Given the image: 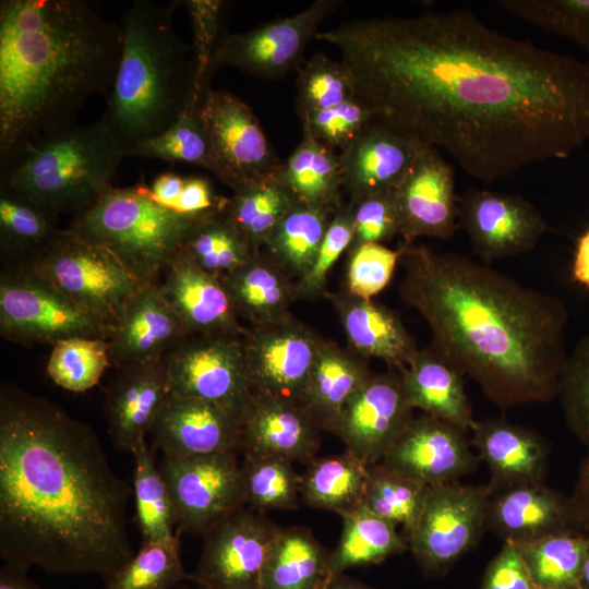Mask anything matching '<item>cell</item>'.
<instances>
[{"label":"cell","instance_id":"obj_25","mask_svg":"<svg viewBox=\"0 0 589 589\" xmlns=\"http://www.w3.org/2000/svg\"><path fill=\"white\" fill-rule=\"evenodd\" d=\"M423 147L374 120L338 154L342 190L349 202L396 189Z\"/></svg>","mask_w":589,"mask_h":589},{"label":"cell","instance_id":"obj_32","mask_svg":"<svg viewBox=\"0 0 589 589\" xmlns=\"http://www.w3.org/2000/svg\"><path fill=\"white\" fill-rule=\"evenodd\" d=\"M240 318L249 325L279 321L298 300L296 280L264 251L220 277Z\"/></svg>","mask_w":589,"mask_h":589},{"label":"cell","instance_id":"obj_33","mask_svg":"<svg viewBox=\"0 0 589 589\" xmlns=\"http://www.w3.org/2000/svg\"><path fill=\"white\" fill-rule=\"evenodd\" d=\"M330 552L306 527L280 528L265 562L260 589H325Z\"/></svg>","mask_w":589,"mask_h":589},{"label":"cell","instance_id":"obj_9","mask_svg":"<svg viewBox=\"0 0 589 589\" xmlns=\"http://www.w3.org/2000/svg\"><path fill=\"white\" fill-rule=\"evenodd\" d=\"M0 334L24 346H52L72 337L110 339L113 330L31 266L11 265L0 277Z\"/></svg>","mask_w":589,"mask_h":589},{"label":"cell","instance_id":"obj_60","mask_svg":"<svg viewBox=\"0 0 589 589\" xmlns=\"http://www.w3.org/2000/svg\"><path fill=\"white\" fill-rule=\"evenodd\" d=\"M570 272L575 283L589 288V229L577 240Z\"/></svg>","mask_w":589,"mask_h":589},{"label":"cell","instance_id":"obj_3","mask_svg":"<svg viewBox=\"0 0 589 589\" xmlns=\"http://www.w3.org/2000/svg\"><path fill=\"white\" fill-rule=\"evenodd\" d=\"M399 248L401 301L421 314L431 345L489 400L507 409L557 397L569 318L562 299L462 254Z\"/></svg>","mask_w":589,"mask_h":589},{"label":"cell","instance_id":"obj_1","mask_svg":"<svg viewBox=\"0 0 589 589\" xmlns=\"http://www.w3.org/2000/svg\"><path fill=\"white\" fill-rule=\"evenodd\" d=\"M376 121L444 149L484 183L589 141V62L464 11L363 19L318 32Z\"/></svg>","mask_w":589,"mask_h":589},{"label":"cell","instance_id":"obj_21","mask_svg":"<svg viewBox=\"0 0 589 589\" xmlns=\"http://www.w3.org/2000/svg\"><path fill=\"white\" fill-rule=\"evenodd\" d=\"M239 417L213 402L169 394L148 434L167 457L238 453Z\"/></svg>","mask_w":589,"mask_h":589},{"label":"cell","instance_id":"obj_8","mask_svg":"<svg viewBox=\"0 0 589 589\" xmlns=\"http://www.w3.org/2000/svg\"><path fill=\"white\" fill-rule=\"evenodd\" d=\"M28 266L113 332L129 300L145 285L109 250L69 228Z\"/></svg>","mask_w":589,"mask_h":589},{"label":"cell","instance_id":"obj_64","mask_svg":"<svg viewBox=\"0 0 589 589\" xmlns=\"http://www.w3.org/2000/svg\"><path fill=\"white\" fill-rule=\"evenodd\" d=\"M532 589H545V588L534 586Z\"/></svg>","mask_w":589,"mask_h":589},{"label":"cell","instance_id":"obj_49","mask_svg":"<svg viewBox=\"0 0 589 589\" xmlns=\"http://www.w3.org/2000/svg\"><path fill=\"white\" fill-rule=\"evenodd\" d=\"M498 4L520 20L575 43L589 62V0H502Z\"/></svg>","mask_w":589,"mask_h":589},{"label":"cell","instance_id":"obj_45","mask_svg":"<svg viewBox=\"0 0 589 589\" xmlns=\"http://www.w3.org/2000/svg\"><path fill=\"white\" fill-rule=\"evenodd\" d=\"M244 502L260 513L298 508L301 476L292 462L272 456H244L241 465Z\"/></svg>","mask_w":589,"mask_h":589},{"label":"cell","instance_id":"obj_53","mask_svg":"<svg viewBox=\"0 0 589 589\" xmlns=\"http://www.w3.org/2000/svg\"><path fill=\"white\" fill-rule=\"evenodd\" d=\"M353 230V205L342 202L335 211L311 269L296 281L298 300L316 299L324 293L327 274L341 253L350 248Z\"/></svg>","mask_w":589,"mask_h":589},{"label":"cell","instance_id":"obj_4","mask_svg":"<svg viewBox=\"0 0 589 589\" xmlns=\"http://www.w3.org/2000/svg\"><path fill=\"white\" fill-rule=\"evenodd\" d=\"M121 26L85 0L0 2V165L110 92Z\"/></svg>","mask_w":589,"mask_h":589},{"label":"cell","instance_id":"obj_20","mask_svg":"<svg viewBox=\"0 0 589 589\" xmlns=\"http://www.w3.org/2000/svg\"><path fill=\"white\" fill-rule=\"evenodd\" d=\"M467 431L422 413L413 417L381 462L426 486L459 481L472 472L479 457Z\"/></svg>","mask_w":589,"mask_h":589},{"label":"cell","instance_id":"obj_56","mask_svg":"<svg viewBox=\"0 0 589 589\" xmlns=\"http://www.w3.org/2000/svg\"><path fill=\"white\" fill-rule=\"evenodd\" d=\"M534 582L528 567L512 541H504L484 573L481 589H532Z\"/></svg>","mask_w":589,"mask_h":589},{"label":"cell","instance_id":"obj_14","mask_svg":"<svg viewBox=\"0 0 589 589\" xmlns=\"http://www.w3.org/2000/svg\"><path fill=\"white\" fill-rule=\"evenodd\" d=\"M341 3L316 0L288 17L264 23L244 33L225 34L218 45L213 69L228 65L265 80L284 77L304 62L308 44L323 21Z\"/></svg>","mask_w":589,"mask_h":589},{"label":"cell","instance_id":"obj_44","mask_svg":"<svg viewBox=\"0 0 589 589\" xmlns=\"http://www.w3.org/2000/svg\"><path fill=\"white\" fill-rule=\"evenodd\" d=\"M109 366V339L72 337L51 346L46 372L59 387L83 393L96 386Z\"/></svg>","mask_w":589,"mask_h":589},{"label":"cell","instance_id":"obj_40","mask_svg":"<svg viewBox=\"0 0 589 589\" xmlns=\"http://www.w3.org/2000/svg\"><path fill=\"white\" fill-rule=\"evenodd\" d=\"M588 532H563L515 543L536 586L580 589Z\"/></svg>","mask_w":589,"mask_h":589},{"label":"cell","instance_id":"obj_46","mask_svg":"<svg viewBox=\"0 0 589 589\" xmlns=\"http://www.w3.org/2000/svg\"><path fill=\"white\" fill-rule=\"evenodd\" d=\"M182 252L199 267L219 278L256 254L225 211L201 223L187 239Z\"/></svg>","mask_w":589,"mask_h":589},{"label":"cell","instance_id":"obj_13","mask_svg":"<svg viewBox=\"0 0 589 589\" xmlns=\"http://www.w3.org/2000/svg\"><path fill=\"white\" fill-rule=\"evenodd\" d=\"M323 339L292 314L276 322L245 326L242 346L252 393L301 405Z\"/></svg>","mask_w":589,"mask_h":589},{"label":"cell","instance_id":"obj_7","mask_svg":"<svg viewBox=\"0 0 589 589\" xmlns=\"http://www.w3.org/2000/svg\"><path fill=\"white\" fill-rule=\"evenodd\" d=\"M211 217L158 203L146 184L115 188L69 229L113 253L143 284H158L193 230Z\"/></svg>","mask_w":589,"mask_h":589},{"label":"cell","instance_id":"obj_61","mask_svg":"<svg viewBox=\"0 0 589 589\" xmlns=\"http://www.w3.org/2000/svg\"><path fill=\"white\" fill-rule=\"evenodd\" d=\"M0 589H40L27 577V570L5 564L0 569Z\"/></svg>","mask_w":589,"mask_h":589},{"label":"cell","instance_id":"obj_59","mask_svg":"<svg viewBox=\"0 0 589 589\" xmlns=\"http://www.w3.org/2000/svg\"><path fill=\"white\" fill-rule=\"evenodd\" d=\"M570 496L579 510L587 531H589V454L579 464Z\"/></svg>","mask_w":589,"mask_h":589},{"label":"cell","instance_id":"obj_17","mask_svg":"<svg viewBox=\"0 0 589 589\" xmlns=\"http://www.w3.org/2000/svg\"><path fill=\"white\" fill-rule=\"evenodd\" d=\"M457 203L458 226L484 264L531 251L548 230L541 212L518 194L468 189Z\"/></svg>","mask_w":589,"mask_h":589},{"label":"cell","instance_id":"obj_58","mask_svg":"<svg viewBox=\"0 0 589 589\" xmlns=\"http://www.w3.org/2000/svg\"><path fill=\"white\" fill-rule=\"evenodd\" d=\"M185 177H181L173 172H164L158 175L151 188L149 193L158 203L171 206L179 197Z\"/></svg>","mask_w":589,"mask_h":589},{"label":"cell","instance_id":"obj_19","mask_svg":"<svg viewBox=\"0 0 589 589\" xmlns=\"http://www.w3.org/2000/svg\"><path fill=\"white\" fill-rule=\"evenodd\" d=\"M394 194L401 245L409 247L420 237H454L458 228L454 171L437 148H422Z\"/></svg>","mask_w":589,"mask_h":589},{"label":"cell","instance_id":"obj_27","mask_svg":"<svg viewBox=\"0 0 589 589\" xmlns=\"http://www.w3.org/2000/svg\"><path fill=\"white\" fill-rule=\"evenodd\" d=\"M470 431V443L491 472V494L544 482L550 447L538 432L503 419L476 421Z\"/></svg>","mask_w":589,"mask_h":589},{"label":"cell","instance_id":"obj_23","mask_svg":"<svg viewBox=\"0 0 589 589\" xmlns=\"http://www.w3.org/2000/svg\"><path fill=\"white\" fill-rule=\"evenodd\" d=\"M486 530L514 543L563 532H589L572 496L549 488L544 482L491 494Z\"/></svg>","mask_w":589,"mask_h":589},{"label":"cell","instance_id":"obj_41","mask_svg":"<svg viewBox=\"0 0 589 589\" xmlns=\"http://www.w3.org/2000/svg\"><path fill=\"white\" fill-rule=\"evenodd\" d=\"M131 453L136 521L143 542L171 539L177 534L173 532L176 515L155 453L146 440L140 441Z\"/></svg>","mask_w":589,"mask_h":589},{"label":"cell","instance_id":"obj_39","mask_svg":"<svg viewBox=\"0 0 589 589\" xmlns=\"http://www.w3.org/2000/svg\"><path fill=\"white\" fill-rule=\"evenodd\" d=\"M298 203L287 187L276 178H267L232 191L225 215L253 252L259 253L281 219Z\"/></svg>","mask_w":589,"mask_h":589},{"label":"cell","instance_id":"obj_15","mask_svg":"<svg viewBox=\"0 0 589 589\" xmlns=\"http://www.w3.org/2000/svg\"><path fill=\"white\" fill-rule=\"evenodd\" d=\"M279 529L262 513L241 506L203 534L197 567L189 579L202 589H260Z\"/></svg>","mask_w":589,"mask_h":589},{"label":"cell","instance_id":"obj_36","mask_svg":"<svg viewBox=\"0 0 589 589\" xmlns=\"http://www.w3.org/2000/svg\"><path fill=\"white\" fill-rule=\"evenodd\" d=\"M369 467L348 450L314 458L301 476V500L310 507L348 514L362 505Z\"/></svg>","mask_w":589,"mask_h":589},{"label":"cell","instance_id":"obj_37","mask_svg":"<svg viewBox=\"0 0 589 589\" xmlns=\"http://www.w3.org/2000/svg\"><path fill=\"white\" fill-rule=\"evenodd\" d=\"M336 209L299 202L281 219L262 251L298 281L311 269Z\"/></svg>","mask_w":589,"mask_h":589},{"label":"cell","instance_id":"obj_11","mask_svg":"<svg viewBox=\"0 0 589 589\" xmlns=\"http://www.w3.org/2000/svg\"><path fill=\"white\" fill-rule=\"evenodd\" d=\"M164 360L171 395L213 402L238 414L252 395L242 336H185Z\"/></svg>","mask_w":589,"mask_h":589},{"label":"cell","instance_id":"obj_42","mask_svg":"<svg viewBox=\"0 0 589 589\" xmlns=\"http://www.w3.org/2000/svg\"><path fill=\"white\" fill-rule=\"evenodd\" d=\"M430 488L378 462L369 467L362 505L374 515L400 525L407 540L422 513Z\"/></svg>","mask_w":589,"mask_h":589},{"label":"cell","instance_id":"obj_31","mask_svg":"<svg viewBox=\"0 0 589 589\" xmlns=\"http://www.w3.org/2000/svg\"><path fill=\"white\" fill-rule=\"evenodd\" d=\"M366 359L324 338L310 370L301 406L325 431L369 380Z\"/></svg>","mask_w":589,"mask_h":589},{"label":"cell","instance_id":"obj_35","mask_svg":"<svg viewBox=\"0 0 589 589\" xmlns=\"http://www.w3.org/2000/svg\"><path fill=\"white\" fill-rule=\"evenodd\" d=\"M275 178L303 204L336 209L342 203L338 153L317 142L305 129Z\"/></svg>","mask_w":589,"mask_h":589},{"label":"cell","instance_id":"obj_52","mask_svg":"<svg viewBox=\"0 0 589 589\" xmlns=\"http://www.w3.org/2000/svg\"><path fill=\"white\" fill-rule=\"evenodd\" d=\"M374 120L373 112L354 97L335 107L314 112L301 122L302 129L317 142L334 152L341 153Z\"/></svg>","mask_w":589,"mask_h":589},{"label":"cell","instance_id":"obj_16","mask_svg":"<svg viewBox=\"0 0 589 589\" xmlns=\"http://www.w3.org/2000/svg\"><path fill=\"white\" fill-rule=\"evenodd\" d=\"M201 111L224 184L236 191L276 177L283 161L249 105L229 92L211 88Z\"/></svg>","mask_w":589,"mask_h":589},{"label":"cell","instance_id":"obj_26","mask_svg":"<svg viewBox=\"0 0 589 589\" xmlns=\"http://www.w3.org/2000/svg\"><path fill=\"white\" fill-rule=\"evenodd\" d=\"M115 370L106 389L108 434L116 447L132 452L145 440L169 395L165 360L132 363Z\"/></svg>","mask_w":589,"mask_h":589},{"label":"cell","instance_id":"obj_12","mask_svg":"<svg viewBox=\"0 0 589 589\" xmlns=\"http://www.w3.org/2000/svg\"><path fill=\"white\" fill-rule=\"evenodd\" d=\"M159 469L180 531L203 536L245 505L237 453L178 458L164 456Z\"/></svg>","mask_w":589,"mask_h":589},{"label":"cell","instance_id":"obj_57","mask_svg":"<svg viewBox=\"0 0 589 589\" xmlns=\"http://www.w3.org/2000/svg\"><path fill=\"white\" fill-rule=\"evenodd\" d=\"M225 197L214 190L212 183L204 177H185L182 191L172 209L191 216L214 217L221 214L228 204Z\"/></svg>","mask_w":589,"mask_h":589},{"label":"cell","instance_id":"obj_62","mask_svg":"<svg viewBox=\"0 0 589 589\" xmlns=\"http://www.w3.org/2000/svg\"><path fill=\"white\" fill-rule=\"evenodd\" d=\"M325 589H374L344 574L334 577Z\"/></svg>","mask_w":589,"mask_h":589},{"label":"cell","instance_id":"obj_2","mask_svg":"<svg viewBox=\"0 0 589 589\" xmlns=\"http://www.w3.org/2000/svg\"><path fill=\"white\" fill-rule=\"evenodd\" d=\"M130 485L91 426L16 385L0 387V554L5 564L106 580L133 556Z\"/></svg>","mask_w":589,"mask_h":589},{"label":"cell","instance_id":"obj_43","mask_svg":"<svg viewBox=\"0 0 589 589\" xmlns=\"http://www.w3.org/2000/svg\"><path fill=\"white\" fill-rule=\"evenodd\" d=\"M128 156L190 164L205 168L219 178L201 108L187 110L166 131L132 147Z\"/></svg>","mask_w":589,"mask_h":589},{"label":"cell","instance_id":"obj_38","mask_svg":"<svg viewBox=\"0 0 589 589\" xmlns=\"http://www.w3.org/2000/svg\"><path fill=\"white\" fill-rule=\"evenodd\" d=\"M339 542L330 552L333 578L347 569L377 564L408 549L397 526L374 515L363 505L341 516Z\"/></svg>","mask_w":589,"mask_h":589},{"label":"cell","instance_id":"obj_24","mask_svg":"<svg viewBox=\"0 0 589 589\" xmlns=\"http://www.w3.org/2000/svg\"><path fill=\"white\" fill-rule=\"evenodd\" d=\"M158 286L185 336H242L245 326L221 279L199 267L182 251L166 268Z\"/></svg>","mask_w":589,"mask_h":589},{"label":"cell","instance_id":"obj_50","mask_svg":"<svg viewBox=\"0 0 589 589\" xmlns=\"http://www.w3.org/2000/svg\"><path fill=\"white\" fill-rule=\"evenodd\" d=\"M556 398L566 426L589 448V335L580 338L567 354Z\"/></svg>","mask_w":589,"mask_h":589},{"label":"cell","instance_id":"obj_63","mask_svg":"<svg viewBox=\"0 0 589 589\" xmlns=\"http://www.w3.org/2000/svg\"><path fill=\"white\" fill-rule=\"evenodd\" d=\"M580 589H589V532L587 534V546L580 576Z\"/></svg>","mask_w":589,"mask_h":589},{"label":"cell","instance_id":"obj_30","mask_svg":"<svg viewBox=\"0 0 589 589\" xmlns=\"http://www.w3.org/2000/svg\"><path fill=\"white\" fill-rule=\"evenodd\" d=\"M404 394L412 409L469 431L476 423L467 397L464 374L435 347L419 349L414 359L398 370Z\"/></svg>","mask_w":589,"mask_h":589},{"label":"cell","instance_id":"obj_28","mask_svg":"<svg viewBox=\"0 0 589 589\" xmlns=\"http://www.w3.org/2000/svg\"><path fill=\"white\" fill-rule=\"evenodd\" d=\"M184 337L158 284L144 285L129 300L109 339L111 366L163 360Z\"/></svg>","mask_w":589,"mask_h":589},{"label":"cell","instance_id":"obj_10","mask_svg":"<svg viewBox=\"0 0 589 589\" xmlns=\"http://www.w3.org/2000/svg\"><path fill=\"white\" fill-rule=\"evenodd\" d=\"M490 496L488 484L455 481L430 488L407 538L408 549L425 576L443 575L479 542L486 531Z\"/></svg>","mask_w":589,"mask_h":589},{"label":"cell","instance_id":"obj_54","mask_svg":"<svg viewBox=\"0 0 589 589\" xmlns=\"http://www.w3.org/2000/svg\"><path fill=\"white\" fill-rule=\"evenodd\" d=\"M401 250L382 243H365L350 250L346 290L362 299H373L390 281Z\"/></svg>","mask_w":589,"mask_h":589},{"label":"cell","instance_id":"obj_34","mask_svg":"<svg viewBox=\"0 0 589 589\" xmlns=\"http://www.w3.org/2000/svg\"><path fill=\"white\" fill-rule=\"evenodd\" d=\"M58 215L0 189V252L5 266L28 265L64 233Z\"/></svg>","mask_w":589,"mask_h":589},{"label":"cell","instance_id":"obj_29","mask_svg":"<svg viewBox=\"0 0 589 589\" xmlns=\"http://www.w3.org/2000/svg\"><path fill=\"white\" fill-rule=\"evenodd\" d=\"M345 332L349 349L364 359L383 360L390 368L407 366L419 348L399 316L386 305L346 289L327 294Z\"/></svg>","mask_w":589,"mask_h":589},{"label":"cell","instance_id":"obj_47","mask_svg":"<svg viewBox=\"0 0 589 589\" xmlns=\"http://www.w3.org/2000/svg\"><path fill=\"white\" fill-rule=\"evenodd\" d=\"M189 579L180 556V541L173 538L143 542L134 556L112 577L106 589H171Z\"/></svg>","mask_w":589,"mask_h":589},{"label":"cell","instance_id":"obj_5","mask_svg":"<svg viewBox=\"0 0 589 589\" xmlns=\"http://www.w3.org/2000/svg\"><path fill=\"white\" fill-rule=\"evenodd\" d=\"M168 4L136 0L122 16V52L103 120L127 152L171 127L195 99L192 46L176 32Z\"/></svg>","mask_w":589,"mask_h":589},{"label":"cell","instance_id":"obj_6","mask_svg":"<svg viewBox=\"0 0 589 589\" xmlns=\"http://www.w3.org/2000/svg\"><path fill=\"white\" fill-rule=\"evenodd\" d=\"M125 146L101 119L47 133L0 165V189L79 215L115 189Z\"/></svg>","mask_w":589,"mask_h":589},{"label":"cell","instance_id":"obj_48","mask_svg":"<svg viewBox=\"0 0 589 589\" xmlns=\"http://www.w3.org/2000/svg\"><path fill=\"white\" fill-rule=\"evenodd\" d=\"M354 97L351 73L341 61L316 52L298 69L296 110L301 121Z\"/></svg>","mask_w":589,"mask_h":589},{"label":"cell","instance_id":"obj_22","mask_svg":"<svg viewBox=\"0 0 589 589\" xmlns=\"http://www.w3.org/2000/svg\"><path fill=\"white\" fill-rule=\"evenodd\" d=\"M321 431L301 405L252 393L239 417L240 452L310 464L321 445Z\"/></svg>","mask_w":589,"mask_h":589},{"label":"cell","instance_id":"obj_18","mask_svg":"<svg viewBox=\"0 0 589 589\" xmlns=\"http://www.w3.org/2000/svg\"><path fill=\"white\" fill-rule=\"evenodd\" d=\"M404 394L398 370L372 373L348 400L333 423L335 434L368 466L381 462L384 455L413 418Z\"/></svg>","mask_w":589,"mask_h":589},{"label":"cell","instance_id":"obj_51","mask_svg":"<svg viewBox=\"0 0 589 589\" xmlns=\"http://www.w3.org/2000/svg\"><path fill=\"white\" fill-rule=\"evenodd\" d=\"M191 20L193 43L192 51L196 67V105L201 108L209 92V79L213 72V59L221 38L223 13L225 2L220 0L180 1Z\"/></svg>","mask_w":589,"mask_h":589},{"label":"cell","instance_id":"obj_55","mask_svg":"<svg viewBox=\"0 0 589 589\" xmlns=\"http://www.w3.org/2000/svg\"><path fill=\"white\" fill-rule=\"evenodd\" d=\"M394 190L371 194L352 204L354 230L349 250L365 243H382L398 235Z\"/></svg>","mask_w":589,"mask_h":589}]
</instances>
